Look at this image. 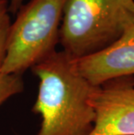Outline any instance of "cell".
<instances>
[{
    "instance_id": "obj_1",
    "label": "cell",
    "mask_w": 134,
    "mask_h": 135,
    "mask_svg": "<svg viewBox=\"0 0 134 135\" xmlns=\"http://www.w3.org/2000/svg\"><path fill=\"white\" fill-rule=\"evenodd\" d=\"M31 71L39 79L32 107L41 117L38 135H90L95 122L90 99L96 86L78 73L72 57L55 51Z\"/></svg>"
},
{
    "instance_id": "obj_2",
    "label": "cell",
    "mask_w": 134,
    "mask_h": 135,
    "mask_svg": "<svg viewBox=\"0 0 134 135\" xmlns=\"http://www.w3.org/2000/svg\"><path fill=\"white\" fill-rule=\"evenodd\" d=\"M133 23L134 0H66L59 44L80 59L109 46Z\"/></svg>"
},
{
    "instance_id": "obj_3",
    "label": "cell",
    "mask_w": 134,
    "mask_h": 135,
    "mask_svg": "<svg viewBox=\"0 0 134 135\" xmlns=\"http://www.w3.org/2000/svg\"><path fill=\"white\" fill-rule=\"evenodd\" d=\"M66 0H30L11 23L0 73L21 75L56 51Z\"/></svg>"
},
{
    "instance_id": "obj_4",
    "label": "cell",
    "mask_w": 134,
    "mask_h": 135,
    "mask_svg": "<svg viewBox=\"0 0 134 135\" xmlns=\"http://www.w3.org/2000/svg\"><path fill=\"white\" fill-rule=\"evenodd\" d=\"M90 102L95 112L90 135H134V76L96 86Z\"/></svg>"
},
{
    "instance_id": "obj_5",
    "label": "cell",
    "mask_w": 134,
    "mask_h": 135,
    "mask_svg": "<svg viewBox=\"0 0 134 135\" xmlns=\"http://www.w3.org/2000/svg\"><path fill=\"white\" fill-rule=\"evenodd\" d=\"M74 63L78 73L94 86L114 79L134 76V23L109 46L74 59Z\"/></svg>"
},
{
    "instance_id": "obj_6",
    "label": "cell",
    "mask_w": 134,
    "mask_h": 135,
    "mask_svg": "<svg viewBox=\"0 0 134 135\" xmlns=\"http://www.w3.org/2000/svg\"><path fill=\"white\" fill-rule=\"evenodd\" d=\"M24 80L21 75H11L0 73V106L11 97L24 91Z\"/></svg>"
},
{
    "instance_id": "obj_7",
    "label": "cell",
    "mask_w": 134,
    "mask_h": 135,
    "mask_svg": "<svg viewBox=\"0 0 134 135\" xmlns=\"http://www.w3.org/2000/svg\"><path fill=\"white\" fill-rule=\"evenodd\" d=\"M11 25L10 17V1L0 0V67L4 62L8 37Z\"/></svg>"
},
{
    "instance_id": "obj_8",
    "label": "cell",
    "mask_w": 134,
    "mask_h": 135,
    "mask_svg": "<svg viewBox=\"0 0 134 135\" xmlns=\"http://www.w3.org/2000/svg\"><path fill=\"white\" fill-rule=\"evenodd\" d=\"M24 0H10V12L11 13H17L19 10Z\"/></svg>"
}]
</instances>
